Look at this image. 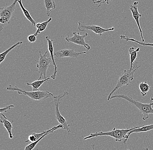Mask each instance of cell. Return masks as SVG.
<instances>
[{"label": "cell", "instance_id": "cell-1", "mask_svg": "<svg viewBox=\"0 0 153 150\" xmlns=\"http://www.w3.org/2000/svg\"><path fill=\"white\" fill-rule=\"evenodd\" d=\"M140 126H135L126 129H117L114 128L113 130L111 131L108 132H97L95 133H91L89 136L86 137L84 140L90 139L93 137H97L99 136H108L113 137L117 142H121L124 140V144H126L129 137L128 134L129 132L133 130Z\"/></svg>", "mask_w": 153, "mask_h": 150}, {"label": "cell", "instance_id": "cell-2", "mask_svg": "<svg viewBox=\"0 0 153 150\" xmlns=\"http://www.w3.org/2000/svg\"><path fill=\"white\" fill-rule=\"evenodd\" d=\"M119 98L125 99L126 101L134 105L138 109L140 113L143 115L142 119L143 121H145L149 118V114H153V98L151 97V102L149 104L143 103L139 102L137 100H134L132 97L125 95H112L111 97V99Z\"/></svg>", "mask_w": 153, "mask_h": 150}, {"label": "cell", "instance_id": "cell-3", "mask_svg": "<svg viewBox=\"0 0 153 150\" xmlns=\"http://www.w3.org/2000/svg\"><path fill=\"white\" fill-rule=\"evenodd\" d=\"M137 64L138 63L135 61L131 69H130L128 70H124L120 74L117 81V84L108 96V100H111V96L116 91H118L121 87L126 86L131 83L132 81L134 80L135 72L140 67V66H137Z\"/></svg>", "mask_w": 153, "mask_h": 150}, {"label": "cell", "instance_id": "cell-4", "mask_svg": "<svg viewBox=\"0 0 153 150\" xmlns=\"http://www.w3.org/2000/svg\"><path fill=\"white\" fill-rule=\"evenodd\" d=\"M7 90L12 92H18L19 95L28 96L32 100L34 101H43L48 99L51 98L53 96V94L51 92L47 91H36L28 92L19 88L17 86H13L11 85H10L7 87Z\"/></svg>", "mask_w": 153, "mask_h": 150}, {"label": "cell", "instance_id": "cell-5", "mask_svg": "<svg viewBox=\"0 0 153 150\" xmlns=\"http://www.w3.org/2000/svg\"><path fill=\"white\" fill-rule=\"evenodd\" d=\"M68 92H64L62 95H58V96H54L53 98V102H54V106H55V118L57 119L60 125H62L64 127L65 129L66 130L68 134H70L71 131L70 129V125L67 122V120L61 114L59 111V106L60 105V101L61 99L64 98L68 95Z\"/></svg>", "mask_w": 153, "mask_h": 150}, {"label": "cell", "instance_id": "cell-6", "mask_svg": "<svg viewBox=\"0 0 153 150\" xmlns=\"http://www.w3.org/2000/svg\"><path fill=\"white\" fill-rule=\"evenodd\" d=\"M48 50H47L46 51L45 53L42 55V52L39 51L40 54V59L39 61H35L38 62V64L37 65V67L38 69V73L40 74V77L39 80H41L42 76L44 75V79H46L47 77V72L48 68L50 67V64H53L52 60L51 57H47V53Z\"/></svg>", "mask_w": 153, "mask_h": 150}, {"label": "cell", "instance_id": "cell-7", "mask_svg": "<svg viewBox=\"0 0 153 150\" xmlns=\"http://www.w3.org/2000/svg\"><path fill=\"white\" fill-rule=\"evenodd\" d=\"M78 29L81 32L85 30H91L96 34H97L99 36H101L103 33L110 31H114V27L109 29H105L102 28L101 27L97 25H87L83 22L79 21L78 23Z\"/></svg>", "mask_w": 153, "mask_h": 150}, {"label": "cell", "instance_id": "cell-8", "mask_svg": "<svg viewBox=\"0 0 153 150\" xmlns=\"http://www.w3.org/2000/svg\"><path fill=\"white\" fill-rule=\"evenodd\" d=\"M73 34V37H69L68 36L65 38L66 41L84 46L87 50H89L91 49V47L89 45L86 43L85 41V38L88 36V33H85L83 35H81L79 34V32H74Z\"/></svg>", "mask_w": 153, "mask_h": 150}, {"label": "cell", "instance_id": "cell-9", "mask_svg": "<svg viewBox=\"0 0 153 150\" xmlns=\"http://www.w3.org/2000/svg\"><path fill=\"white\" fill-rule=\"evenodd\" d=\"M138 2H134L133 4L130 6V10L132 14L133 18L134 19L136 23L138 26L140 32V36L142 39V42L145 43V40L143 38V32L142 29L140 27V23L139 18L141 17V14L139 13L138 10Z\"/></svg>", "mask_w": 153, "mask_h": 150}, {"label": "cell", "instance_id": "cell-10", "mask_svg": "<svg viewBox=\"0 0 153 150\" xmlns=\"http://www.w3.org/2000/svg\"><path fill=\"white\" fill-rule=\"evenodd\" d=\"M85 53H86V52H77L74 51V49H66L62 50L55 52L54 53V56L58 58H65V57L76 58L81 54H85Z\"/></svg>", "mask_w": 153, "mask_h": 150}, {"label": "cell", "instance_id": "cell-11", "mask_svg": "<svg viewBox=\"0 0 153 150\" xmlns=\"http://www.w3.org/2000/svg\"><path fill=\"white\" fill-rule=\"evenodd\" d=\"M18 0H14V2L9 6L1 7L0 9V18H5L10 20L14 15V10L16 8Z\"/></svg>", "mask_w": 153, "mask_h": 150}, {"label": "cell", "instance_id": "cell-12", "mask_svg": "<svg viewBox=\"0 0 153 150\" xmlns=\"http://www.w3.org/2000/svg\"><path fill=\"white\" fill-rule=\"evenodd\" d=\"M47 41L48 43V50L50 54L51 58L52 60L53 64L54 67V71L53 74L51 76V78L53 80H55L56 79V75L57 72V66L56 65V61L54 59V54L53 53V40L50 37L47 36L46 37Z\"/></svg>", "mask_w": 153, "mask_h": 150}, {"label": "cell", "instance_id": "cell-13", "mask_svg": "<svg viewBox=\"0 0 153 150\" xmlns=\"http://www.w3.org/2000/svg\"><path fill=\"white\" fill-rule=\"evenodd\" d=\"M1 117H0V121L1 123L3 124L4 126L6 129L7 132L9 134V138L12 139L13 137V135L12 133V129L13 128L12 123H11L3 113H1Z\"/></svg>", "mask_w": 153, "mask_h": 150}, {"label": "cell", "instance_id": "cell-14", "mask_svg": "<svg viewBox=\"0 0 153 150\" xmlns=\"http://www.w3.org/2000/svg\"><path fill=\"white\" fill-rule=\"evenodd\" d=\"M18 2L19 3V5H20V7H21V9L22 10L23 13L25 17H26L27 20H28L31 23L33 26H36L37 23L36 22V21L33 20L32 17H31V15L30 14L28 10L26 9L25 7L24 6L22 2V0H18Z\"/></svg>", "mask_w": 153, "mask_h": 150}, {"label": "cell", "instance_id": "cell-15", "mask_svg": "<svg viewBox=\"0 0 153 150\" xmlns=\"http://www.w3.org/2000/svg\"><path fill=\"white\" fill-rule=\"evenodd\" d=\"M135 47L130 48L129 50V53L130 54V60H131V67L130 69H132L134 63L135 62L136 59L137 58V52L140 51V48L139 47H136L135 48Z\"/></svg>", "mask_w": 153, "mask_h": 150}, {"label": "cell", "instance_id": "cell-16", "mask_svg": "<svg viewBox=\"0 0 153 150\" xmlns=\"http://www.w3.org/2000/svg\"><path fill=\"white\" fill-rule=\"evenodd\" d=\"M51 77H48L46 79L44 80H39L34 81L33 83H29L28 82H27L26 84L27 86H31L32 87L33 91H36L39 90V89L41 86H42L45 83L47 82L50 79H51Z\"/></svg>", "mask_w": 153, "mask_h": 150}, {"label": "cell", "instance_id": "cell-17", "mask_svg": "<svg viewBox=\"0 0 153 150\" xmlns=\"http://www.w3.org/2000/svg\"><path fill=\"white\" fill-rule=\"evenodd\" d=\"M153 130V124L148 125V126H140L138 128H136V129L129 132L128 134V137H129L130 135L133 133H137L145 132H149L150 131Z\"/></svg>", "mask_w": 153, "mask_h": 150}, {"label": "cell", "instance_id": "cell-18", "mask_svg": "<svg viewBox=\"0 0 153 150\" xmlns=\"http://www.w3.org/2000/svg\"><path fill=\"white\" fill-rule=\"evenodd\" d=\"M52 18H50L47 21L43 22L42 23H37L35 27L37 29V30L36 31V33H34V34L37 37L38 34H40L41 32H43L44 30H45L47 27L48 24L52 21Z\"/></svg>", "mask_w": 153, "mask_h": 150}, {"label": "cell", "instance_id": "cell-19", "mask_svg": "<svg viewBox=\"0 0 153 150\" xmlns=\"http://www.w3.org/2000/svg\"><path fill=\"white\" fill-rule=\"evenodd\" d=\"M44 3L47 10V15L49 17L51 13V10L56 8V3L54 0H44Z\"/></svg>", "mask_w": 153, "mask_h": 150}, {"label": "cell", "instance_id": "cell-20", "mask_svg": "<svg viewBox=\"0 0 153 150\" xmlns=\"http://www.w3.org/2000/svg\"><path fill=\"white\" fill-rule=\"evenodd\" d=\"M150 88L151 86L150 85H148L146 82H141L139 85V88L140 90L141 95L143 97L147 95L148 91L150 90Z\"/></svg>", "mask_w": 153, "mask_h": 150}, {"label": "cell", "instance_id": "cell-21", "mask_svg": "<svg viewBox=\"0 0 153 150\" xmlns=\"http://www.w3.org/2000/svg\"><path fill=\"white\" fill-rule=\"evenodd\" d=\"M23 44L22 42H19L16 43L15 44L13 45L11 47H10L6 51L0 54V64H1V63L4 61L5 58H6V56H7V54L9 53L12 50L14 49L15 47H18V46L22 44Z\"/></svg>", "mask_w": 153, "mask_h": 150}, {"label": "cell", "instance_id": "cell-22", "mask_svg": "<svg viewBox=\"0 0 153 150\" xmlns=\"http://www.w3.org/2000/svg\"><path fill=\"white\" fill-rule=\"evenodd\" d=\"M120 39H122V40H125L126 42L128 41L134 42L137 43L143 46H151L152 47H153V44L140 42L136 41V40H135V39H133V38H126V36H124V35H121V36H120Z\"/></svg>", "mask_w": 153, "mask_h": 150}, {"label": "cell", "instance_id": "cell-23", "mask_svg": "<svg viewBox=\"0 0 153 150\" xmlns=\"http://www.w3.org/2000/svg\"><path fill=\"white\" fill-rule=\"evenodd\" d=\"M49 134V133L46 134H45L43 135L42 137L40 139H38L37 141H34V142H32V143H31L30 144H29V145H27V146L25 147V150H33V149L35 148V147H36V146H37L38 142H39V141H41L45 136H46V135H47Z\"/></svg>", "mask_w": 153, "mask_h": 150}, {"label": "cell", "instance_id": "cell-24", "mask_svg": "<svg viewBox=\"0 0 153 150\" xmlns=\"http://www.w3.org/2000/svg\"><path fill=\"white\" fill-rule=\"evenodd\" d=\"M27 40L30 43H33L35 42L37 40V36L35 34H31L27 37Z\"/></svg>", "mask_w": 153, "mask_h": 150}, {"label": "cell", "instance_id": "cell-25", "mask_svg": "<svg viewBox=\"0 0 153 150\" xmlns=\"http://www.w3.org/2000/svg\"><path fill=\"white\" fill-rule=\"evenodd\" d=\"M14 106H15L14 105H10L5 107L1 108L0 109V112H1V113H3V112H6L7 111L10 110L11 108L14 107Z\"/></svg>", "mask_w": 153, "mask_h": 150}, {"label": "cell", "instance_id": "cell-26", "mask_svg": "<svg viewBox=\"0 0 153 150\" xmlns=\"http://www.w3.org/2000/svg\"><path fill=\"white\" fill-rule=\"evenodd\" d=\"M104 1H105V0H97V1H94V0H93V2L94 4H99L98 7H100V6H101V2Z\"/></svg>", "mask_w": 153, "mask_h": 150}, {"label": "cell", "instance_id": "cell-27", "mask_svg": "<svg viewBox=\"0 0 153 150\" xmlns=\"http://www.w3.org/2000/svg\"><path fill=\"white\" fill-rule=\"evenodd\" d=\"M112 1V0H105L101 2V4L104 3H106L107 4H109L110 2Z\"/></svg>", "mask_w": 153, "mask_h": 150}, {"label": "cell", "instance_id": "cell-28", "mask_svg": "<svg viewBox=\"0 0 153 150\" xmlns=\"http://www.w3.org/2000/svg\"><path fill=\"white\" fill-rule=\"evenodd\" d=\"M95 145H92V148L93 150H95Z\"/></svg>", "mask_w": 153, "mask_h": 150}, {"label": "cell", "instance_id": "cell-29", "mask_svg": "<svg viewBox=\"0 0 153 150\" xmlns=\"http://www.w3.org/2000/svg\"><path fill=\"white\" fill-rule=\"evenodd\" d=\"M142 150H148V148H144Z\"/></svg>", "mask_w": 153, "mask_h": 150}, {"label": "cell", "instance_id": "cell-30", "mask_svg": "<svg viewBox=\"0 0 153 150\" xmlns=\"http://www.w3.org/2000/svg\"><path fill=\"white\" fill-rule=\"evenodd\" d=\"M128 150H129V149H128Z\"/></svg>", "mask_w": 153, "mask_h": 150}]
</instances>
